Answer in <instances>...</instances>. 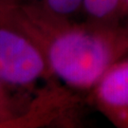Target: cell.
<instances>
[{
    "mask_svg": "<svg viewBox=\"0 0 128 128\" xmlns=\"http://www.w3.org/2000/svg\"><path fill=\"white\" fill-rule=\"evenodd\" d=\"M12 22L41 46L52 80L79 95L89 94L128 50V28L122 25H45L19 8Z\"/></svg>",
    "mask_w": 128,
    "mask_h": 128,
    "instance_id": "1",
    "label": "cell"
},
{
    "mask_svg": "<svg viewBox=\"0 0 128 128\" xmlns=\"http://www.w3.org/2000/svg\"><path fill=\"white\" fill-rule=\"evenodd\" d=\"M0 79L30 99L51 78L44 51L32 36L18 27L0 19Z\"/></svg>",
    "mask_w": 128,
    "mask_h": 128,
    "instance_id": "2",
    "label": "cell"
},
{
    "mask_svg": "<svg viewBox=\"0 0 128 128\" xmlns=\"http://www.w3.org/2000/svg\"><path fill=\"white\" fill-rule=\"evenodd\" d=\"M88 97L111 119L128 122V58L112 66Z\"/></svg>",
    "mask_w": 128,
    "mask_h": 128,
    "instance_id": "3",
    "label": "cell"
},
{
    "mask_svg": "<svg viewBox=\"0 0 128 128\" xmlns=\"http://www.w3.org/2000/svg\"><path fill=\"white\" fill-rule=\"evenodd\" d=\"M30 18L45 25L81 21L84 0H16Z\"/></svg>",
    "mask_w": 128,
    "mask_h": 128,
    "instance_id": "4",
    "label": "cell"
},
{
    "mask_svg": "<svg viewBox=\"0 0 128 128\" xmlns=\"http://www.w3.org/2000/svg\"><path fill=\"white\" fill-rule=\"evenodd\" d=\"M32 99L16 92L0 79V127L21 124Z\"/></svg>",
    "mask_w": 128,
    "mask_h": 128,
    "instance_id": "5",
    "label": "cell"
},
{
    "mask_svg": "<svg viewBox=\"0 0 128 128\" xmlns=\"http://www.w3.org/2000/svg\"><path fill=\"white\" fill-rule=\"evenodd\" d=\"M122 0H84L81 21L100 26L122 25Z\"/></svg>",
    "mask_w": 128,
    "mask_h": 128,
    "instance_id": "6",
    "label": "cell"
},
{
    "mask_svg": "<svg viewBox=\"0 0 128 128\" xmlns=\"http://www.w3.org/2000/svg\"><path fill=\"white\" fill-rule=\"evenodd\" d=\"M128 15V0H122V19Z\"/></svg>",
    "mask_w": 128,
    "mask_h": 128,
    "instance_id": "7",
    "label": "cell"
},
{
    "mask_svg": "<svg viewBox=\"0 0 128 128\" xmlns=\"http://www.w3.org/2000/svg\"><path fill=\"white\" fill-rule=\"evenodd\" d=\"M10 0H0V10L4 8L6 5L9 3Z\"/></svg>",
    "mask_w": 128,
    "mask_h": 128,
    "instance_id": "8",
    "label": "cell"
}]
</instances>
